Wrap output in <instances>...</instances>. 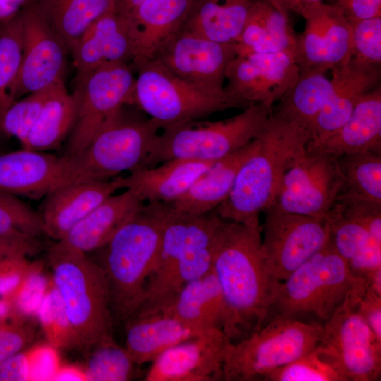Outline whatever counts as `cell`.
Returning <instances> with one entry per match:
<instances>
[{"label":"cell","instance_id":"1","mask_svg":"<svg viewBox=\"0 0 381 381\" xmlns=\"http://www.w3.org/2000/svg\"><path fill=\"white\" fill-rule=\"evenodd\" d=\"M225 221L214 211L190 214L176 211L169 204L158 258L134 314L162 310L183 286L212 269Z\"/></svg>","mask_w":381,"mask_h":381},{"label":"cell","instance_id":"2","mask_svg":"<svg viewBox=\"0 0 381 381\" xmlns=\"http://www.w3.org/2000/svg\"><path fill=\"white\" fill-rule=\"evenodd\" d=\"M262 226L226 220L212 270L243 338L266 321L279 282L270 275L262 253Z\"/></svg>","mask_w":381,"mask_h":381},{"label":"cell","instance_id":"3","mask_svg":"<svg viewBox=\"0 0 381 381\" xmlns=\"http://www.w3.org/2000/svg\"><path fill=\"white\" fill-rule=\"evenodd\" d=\"M310 138L308 126L272 111L258 137V149L240 167L228 197L214 211L226 220L260 226V213L273 202L284 171Z\"/></svg>","mask_w":381,"mask_h":381},{"label":"cell","instance_id":"4","mask_svg":"<svg viewBox=\"0 0 381 381\" xmlns=\"http://www.w3.org/2000/svg\"><path fill=\"white\" fill-rule=\"evenodd\" d=\"M169 203L148 202L95 253L109 287L112 315L125 320L139 308L158 258Z\"/></svg>","mask_w":381,"mask_h":381},{"label":"cell","instance_id":"5","mask_svg":"<svg viewBox=\"0 0 381 381\" xmlns=\"http://www.w3.org/2000/svg\"><path fill=\"white\" fill-rule=\"evenodd\" d=\"M127 106L114 113L83 150L60 156L53 189L73 183L110 180L142 167L161 128L138 108L134 111Z\"/></svg>","mask_w":381,"mask_h":381},{"label":"cell","instance_id":"6","mask_svg":"<svg viewBox=\"0 0 381 381\" xmlns=\"http://www.w3.org/2000/svg\"><path fill=\"white\" fill-rule=\"evenodd\" d=\"M47 258L76 348L87 351L113 338L109 287L102 267L87 253L62 241L48 249Z\"/></svg>","mask_w":381,"mask_h":381},{"label":"cell","instance_id":"7","mask_svg":"<svg viewBox=\"0 0 381 381\" xmlns=\"http://www.w3.org/2000/svg\"><path fill=\"white\" fill-rule=\"evenodd\" d=\"M272 111V107L252 104L226 119H199L164 128L140 168L174 159L206 162L222 159L257 139Z\"/></svg>","mask_w":381,"mask_h":381},{"label":"cell","instance_id":"8","mask_svg":"<svg viewBox=\"0 0 381 381\" xmlns=\"http://www.w3.org/2000/svg\"><path fill=\"white\" fill-rule=\"evenodd\" d=\"M137 71L134 106L164 128L205 119L229 109H245L250 104L234 97L224 88L212 90L181 79L158 61L135 58Z\"/></svg>","mask_w":381,"mask_h":381},{"label":"cell","instance_id":"9","mask_svg":"<svg viewBox=\"0 0 381 381\" xmlns=\"http://www.w3.org/2000/svg\"><path fill=\"white\" fill-rule=\"evenodd\" d=\"M360 279L328 242L278 284L266 321L279 316L324 325Z\"/></svg>","mask_w":381,"mask_h":381},{"label":"cell","instance_id":"10","mask_svg":"<svg viewBox=\"0 0 381 381\" xmlns=\"http://www.w3.org/2000/svg\"><path fill=\"white\" fill-rule=\"evenodd\" d=\"M323 325L275 316L233 342L223 370L225 381H262L264 376L315 349Z\"/></svg>","mask_w":381,"mask_h":381},{"label":"cell","instance_id":"11","mask_svg":"<svg viewBox=\"0 0 381 381\" xmlns=\"http://www.w3.org/2000/svg\"><path fill=\"white\" fill-rule=\"evenodd\" d=\"M325 218L330 246L355 277L381 294V206L339 195Z\"/></svg>","mask_w":381,"mask_h":381},{"label":"cell","instance_id":"12","mask_svg":"<svg viewBox=\"0 0 381 381\" xmlns=\"http://www.w3.org/2000/svg\"><path fill=\"white\" fill-rule=\"evenodd\" d=\"M135 83L126 62L108 63L76 74L78 115L62 155L83 150L114 113L124 105L134 106Z\"/></svg>","mask_w":381,"mask_h":381},{"label":"cell","instance_id":"13","mask_svg":"<svg viewBox=\"0 0 381 381\" xmlns=\"http://www.w3.org/2000/svg\"><path fill=\"white\" fill-rule=\"evenodd\" d=\"M360 279L324 324L319 343L335 361L346 381H377L381 375V341L357 310L365 290Z\"/></svg>","mask_w":381,"mask_h":381},{"label":"cell","instance_id":"14","mask_svg":"<svg viewBox=\"0 0 381 381\" xmlns=\"http://www.w3.org/2000/svg\"><path fill=\"white\" fill-rule=\"evenodd\" d=\"M343 183L338 157L306 145L284 171L267 209L325 218Z\"/></svg>","mask_w":381,"mask_h":381},{"label":"cell","instance_id":"15","mask_svg":"<svg viewBox=\"0 0 381 381\" xmlns=\"http://www.w3.org/2000/svg\"><path fill=\"white\" fill-rule=\"evenodd\" d=\"M262 226V253L270 277L285 279L329 242L326 218L267 209Z\"/></svg>","mask_w":381,"mask_h":381},{"label":"cell","instance_id":"16","mask_svg":"<svg viewBox=\"0 0 381 381\" xmlns=\"http://www.w3.org/2000/svg\"><path fill=\"white\" fill-rule=\"evenodd\" d=\"M23 50L15 100L64 81L68 51L33 1L21 11Z\"/></svg>","mask_w":381,"mask_h":381},{"label":"cell","instance_id":"17","mask_svg":"<svg viewBox=\"0 0 381 381\" xmlns=\"http://www.w3.org/2000/svg\"><path fill=\"white\" fill-rule=\"evenodd\" d=\"M300 68L287 52L236 54L229 64L224 89L250 104L272 107L297 79Z\"/></svg>","mask_w":381,"mask_h":381},{"label":"cell","instance_id":"18","mask_svg":"<svg viewBox=\"0 0 381 381\" xmlns=\"http://www.w3.org/2000/svg\"><path fill=\"white\" fill-rule=\"evenodd\" d=\"M233 342L219 329H210L169 348L150 363L145 381L222 380Z\"/></svg>","mask_w":381,"mask_h":381},{"label":"cell","instance_id":"19","mask_svg":"<svg viewBox=\"0 0 381 381\" xmlns=\"http://www.w3.org/2000/svg\"><path fill=\"white\" fill-rule=\"evenodd\" d=\"M236 54V44L219 43L179 30L152 58L181 79L207 89L222 90L227 66Z\"/></svg>","mask_w":381,"mask_h":381},{"label":"cell","instance_id":"20","mask_svg":"<svg viewBox=\"0 0 381 381\" xmlns=\"http://www.w3.org/2000/svg\"><path fill=\"white\" fill-rule=\"evenodd\" d=\"M295 57L300 69L327 72L352 58V25L334 4L322 3L304 19Z\"/></svg>","mask_w":381,"mask_h":381},{"label":"cell","instance_id":"21","mask_svg":"<svg viewBox=\"0 0 381 381\" xmlns=\"http://www.w3.org/2000/svg\"><path fill=\"white\" fill-rule=\"evenodd\" d=\"M331 73L332 92L310 125V143L320 142L342 126L360 99L380 85L381 64L353 57Z\"/></svg>","mask_w":381,"mask_h":381},{"label":"cell","instance_id":"22","mask_svg":"<svg viewBox=\"0 0 381 381\" xmlns=\"http://www.w3.org/2000/svg\"><path fill=\"white\" fill-rule=\"evenodd\" d=\"M127 187L126 176L120 175L107 181L73 183L54 188L44 196L40 212L44 234L56 241L63 239L101 202Z\"/></svg>","mask_w":381,"mask_h":381},{"label":"cell","instance_id":"23","mask_svg":"<svg viewBox=\"0 0 381 381\" xmlns=\"http://www.w3.org/2000/svg\"><path fill=\"white\" fill-rule=\"evenodd\" d=\"M161 311L201 332L222 330L232 342L243 339L241 330L212 269L183 286Z\"/></svg>","mask_w":381,"mask_h":381},{"label":"cell","instance_id":"24","mask_svg":"<svg viewBox=\"0 0 381 381\" xmlns=\"http://www.w3.org/2000/svg\"><path fill=\"white\" fill-rule=\"evenodd\" d=\"M192 2L146 0L128 14H118L131 39L134 59H152L158 49L181 29Z\"/></svg>","mask_w":381,"mask_h":381},{"label":"cell","instance_id":"25","mask_svg":"<svg viewBox=\"0 0 381 381\" xmlns=\"http://www.w3.org/2000/svg\"><path fill=\"white\" fill-rule=\"evenodd\" d=\"M289 12L277 0H255L236 44V54L287 52L295 55L298 34Z\"/></svg>","mask_w":381,"mask_h":381},{"label":"cell","instance_id":"26","mask_svg":"<svg viewBox=\"0 0 381 381\" xmlns=\"http://www.w3.org/2000/svg\"><path fill=\"white\" fill-rule=\"evenodd\" d=\"M76 74L134 59L131 39L114 7L95 20L71 50Z\"/></svg>","mask_w":381,"mask_h":381},{"label":"cell","instance_id":"27","mask_svg":"<svg viewBox=\"0 0 381 381\" xmlns=\"http://www.w3.org/2000/svg\"><path fill=\"white\" fill-rule=\"evenodd\" d=\"M123 321L125 349L138 365L151 363L169 348L203 332L164 311L135 313Z\"/></svg>","mask_w":381,"mask_h":381},{"label":"cell","instance_id":"28","mask_svg":"<svg viewBox=\"0 0 381 381\" xmlns=\"http://www.w3.org/2000/svg\"><path fill=\"white\" fill-rule=\"evenodd\" d=\"M307 147L340 156L381 152V85L360 99L346 123L327 138Z\"/></svg>","mask_w":381,"mask_h":381},{"label":"cell","instance_id":"29","mask_svg":"<svg viewBox=\"0 0 381 381\" xmlns=\"http://www.w3.org/2000/svg\"><path fill=\"white\" fill-rule=\"evenodd\" d=\"M60 156L21 148L0 155V190L38 199L54 188Z\"/></svg>","mask_w":381,"mask_h":381},{"label":"cell","instance_id":"30","mask_svg":"<svg viewBox=\"0 0 381 381\" xmlns=\"http://www.w3.org/2000/svg\"><path fill=\"white\" fill-rule=\"evenodd\" d=\"M215 162L174 159L152 167L137 169L126 176L127 188L133 189L145 203H171Z\"/></svg>","mask_w":381,"mask_h":381},{"label":"cell","instance_id":"31","mask_svg":"<svg viewBox=\"0 0 381 381\" xmlns=\"http://www.w3.org/2000/svg\"><path fill=\"white\" fill-rule=\"evenodd\" d=\"M257 138L243 148L216 161L190 188L171 203L176 211L202 214L214 211L228 197L242 164L258 149Z\"/></svg>","mask_w":381,"mask_h":381},{"label":"cell","instance_id":"32","mask_svg":"<svg viewBox=\"0 0 381 381\" xmlns=\"http://www.w3.org/2000/svg\"><path fill=\"white\" fill-rule=\"evenodd\" d=\"M144 205L133 189L126 188L122 193L108 197L60 241L87 254L92 253Z\"/></svg>","mask_w":381,"mask_h":381},{"label":"cell","instance_id":"33","mask_svg":"<svg viewBox=\"0 0 381 381\" xmlns=\"http://www.w3.org/2000/svg\"><path fill=\"white\" fill-rule=\"evenodd\" d=\"M255 0H193L179 30L219 42L236 44Z\"/></svg>","mask_w":381,"mask_h":381},{"label":"cell","instance_id":"34","mask_svg":"<svg viewBox=\"0 0 381 381\" xmlns=\"http://www.w3.org/2000/svg\"><path fill=\"white\" fill-rule=\"evenodd\" d=\"M78 97L69 93L64 81L52 85L32 129L20 143L22 148L49 152L67 140L76 121Z\"/></svg>","mask_w":381,"mask_h":381},{"label":"cell","instance_id":"35","mask_svg":"<svg viewBox=\"0 0 381 381\" xmlns=\"http://www.w3.org/2000/svg\"><path fill=\"white\" fill-rule=\"evenodd\" d=\"M36 4L69 52L87 28L114 7L113 0H37Z\"/></svg>","mask_w":381,"mask_h":381},{"label":"cell","instance_id":"36","mask_svg":"<svg viewBox=\"0 0 381 381\" xmlns=\"http://www.w3.org/2000/svg\"><path fill=\"white\" fill-rule=\"evenodd\" d=\"M325 72L315 69H300L291 87L272 107V112L309 127L329 99L332 92L331 80Z\"/></svg>","mask_w":381,"mask_h":381},{"label":"cell","instance_id":"37","mask_svg":"<svg viewBox=\"0 0 381 381\" xmlns=\"http://www.w3.org/2000/svg\"><path fill=\"white\" fill-rule=\"evenodd\" d=\"M344 183L340 194L381 205V152L338 156Z\"/></svg>","mask_w":381,"mask_h":381},{"label":"cell","instance_id":"38","mask_svg":"<svg viewBox=\"0 0 381 381\" xmlns=\"http://www.w3.org/2000/svg\"><path fill=\"white\" fill-rule=\"evenodd\" d=\"M23 50L21 11L0 23V120L14 102V90Z\"/></svg>","mask_w":381,"mask_h":381},{"label":"cell","instance_id":"39","mask_svg":"<svg viewBox=\"0 0 381 381\" xmlns=\"http://www.w3.org/2000/svg\"><path fill=\"white\" fill-rule=\"evenodd\" d=\"M87 352L84 370L88 381H126L137 374L138 365L113 338L96 344Z\"/></svg>","mask_w":381,"mask_h":381},{"label":"cell","instance_id":"40","mask_svg":"<svg viewBox=\"0 0 381 381\" xmlns=\"http://www.w3.org/2000/svg\"><path fill=\"white\" fill-rule=\"evenodd\" d=\"M262 381H346L333 358L319 344L294 361L267 374Z\"/></svg>","mask_w":381,"mask_h":381},{"label":"cell","instance_id":"41","mask_svg":"<svg viewBox=\"0 0 381 381\" xmlns=\"http://www.w3.org/2000/svg\"><path fill=\"white\" fill-rule=\"evenodd\" d=\"M35 315L49 345L57 350L76 348L73 329L53 282L49 284Z\"/></svg>","mask_w":381,"mask_h":381},{"label":"cell","instance_id":"42","mask_svg":"<svg viewBox=\"0 0 381 381\" xmlns=\"http://www.w3.org/2000/svg\"><path fill=\"white\" fill-rule=\"evenodd\" d=\"M44 225L40 212L19 197L0 190V236H40Z\"/></svg>","mask_w":381,"mask_h":381},{"label":"cell","instance_id":"43","mask_svg":"<svg viewBox=\"0 0 381 381\" xmlns=\"http://www.w3.org/2000/svg\"><path fill=\"white\" fill-rule=\"evenodd\" d=\"M51 87L14 101L0 120V132L22 143L34 126Z\"/></svg>","mask_w":381,"mask_h":381},{"label":"cell","instance_id":"44","mask_svg":"<svg viewBox=\"0 0 381 381\" xmlns=\"http://www.w3.org/2000/svg\"><path fill=\"white\" fill-rule=\"evenodd\" d=\"M36 326L32 317L23 315L0 322V363L25 350L35 338Z\"/></svg>","mask_w":381,"mask_h":381},{"label":"cell","instance_id":"45","mask_svg":"<svg viewBox=\"0 0 381 381\" xmlns=\"http://www.w3.org/2000/svg\"><path fill=\"white\" fill-rule=\"evenodd\" d=\"M352 57L381 64V17L353 22Z\"/></svg>","mask_w":381,"mask_h":381},{"label":"cell","instance_id":"46","mask_svg":"<svg viewBox=\"0 0 381 381\" xmlns=\"http://www.w3.org/2000/svg\"><path fill=\"white\" fill-rule=\"evenodd\" d=\"M28 380H53L61 365L58 350L49 344L27 350Z\"/></svg>","mask_w":381,"mask_h":381},{"label":"cell","instance_id":"47","mask_svg":"<svg viewBox=\"0 0 381 381\" xmlns=\"http://www.w3.org/2000/svg\"><path fill=\"white\" fill-rule=\"evenodd\" d=\"M40 265L30 262L27 255H16L0 260V294H8Z\"/></svg>","mask_w":381,"mask_h":381},{"label":"cell","instance_id":"48","mask_svg":"<svg viewBox=\"0 0 381 381\" xmlns=\"http://www.w3.org/2000/svg\"><path fill=\"white\" fill-rule=\"evenodd\" d=\"M357 310L377 339L381 341V294L367 286L357 303Z\"/></svg>","mask_w":381,"mask_h":381},{"label":"cell","instance_id":"49","mask_svg":"<svg viewBox=\"0 0 381 381\" xmlns=\"http://www.w3.org/2000/svg\"><path fill=\"white\" fill-rule=\"evenodd\" d=\"M42 247L37 236H0V260L16 255H32Z\"/></svg>","mask_w":381,"mask_h":381},{"label":"cell","instance_id":"50","mask_svg":"<svg viewBox=\"0 0 381 381\" xmlns=\"http://www.w3.org/2000/svg\"><path fill=\"white\" fill-rule=\"evenodd\" d=\"M351 23L381 17V0H334Z\"/></svg>","mask_w":381,"mask_h":381},{"label":"cell","instance_id":"51","mask_svg":"<svg viewBox=\"0 0 381 381\" xmlns=\"http://www.w3.org/2000/svg\"><path fill=\"white\" fill-rule=\"evenodd\" d=\"M28 380V356L24 350L0 363V381Z\"/></svg>","mask_w":381,"mask_h":381},{"label":"cell","instance_id":"52","mask_svg":"<svg viewBox=\"0 0 381 381\" xmlns=\"http://www.w3.org/2000/svg\"><path fill=\"white\" fill-rule=\"evenodd\" d=\"M287 11L305 19L323 0H277Z\"/></svg>","mask_w":381,"mask_h":381},{"label":"cell","instance_id":"53","mask_svg":"<svg viewBox=\"0 0 381 381\" xmlns=\"http://www.w3.org/2000/svg\"><path fill=\"white\" fill-rule=\"evenodd\" d=\"M32 0H0V23L20 12Z\"/></svg>","mask_w":381,"mask_h":381},{"label":"cell","instance_id":"54","mask_svg":"<svg viewBox=\"0 0 381 381\" xmlns=\"http://www.w3.org/2000/svg\"><path fill=\"white\" fill-rule=\"evenodd\" d=\"M53 380L87 381V377L84 368L72 365H60L53 377Z\"/></svg>","mask_w":381,"mask_h":381},{"label":"cell","instance_id":"55","mask_svg":"<svg viewBox=\"0 0 381 381\" xmlns=\"http://www.w3.org/2000/svg\"><path fill=\"white\" fill-rule=\"evenodd\" d=\"M145 1L146 0H113L114 10L119 16H126Z\"/></svg>","mask_w":381,"mask_h":381},{"label":"cell","instance_id":"56","mask_svg":"<svg viewBox=\"0 0 381 381\" xmlns=\"http://www.w3.org/2000/svg\"><path fill=\"white\" fill-rule=\"evenodd\" d=\"M331 3H332L334 0H329Z\"/></svg>","mask_w":381,"mask_h":381}]
</instances>
